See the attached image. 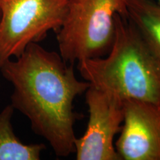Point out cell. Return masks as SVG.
Returning <instances> with one entry per match:
<instances>
[{
  "label": "cell",
  "mask_w": 160,
  "mask_h": 160,
  "mask_svg": "<svg viewBox=\"0 0 160 160\" xmlns=\"http://www.w3.org/2000/svg\"><path fill=\"white\" fill-rule=\"evenodd\" d=\"M115 148L120 160H160V105L129 99Z\"/></svg>",
  "instance_id": "6"
},
{
  "label": "cell",
  "mask_w": 160,
  "mask_h": 160,
  "mask_svg": "<svg viewBox=\"0 0 160 160\" xmlns=\"http://www.w3.org/2000/svg\"><path fill=\"white\" fill-rule=\"evenodd\" d=\"M0 72L13 86L11 105L29 119L35 134L48 141L58 157L74 153L79 115L73 104L90 83L78 79L73 64L31 43L17 59L7 60Z\"/></svg>",
  "instance_id": "1"
},
{
  "label": "cell",
  "mask_w": 160,
  "mask_h": 160,
  "mask_svg": "<svg viewBox=\"0 0 160 160\" xmlns=\"http://www.w3.org/2000/svg\"><path fill=\"white\" fill-rule=\"evenodd\" d=\"M89 117L87 128L75 140L77 160H120L114 137L121 131L124 102L90 85L85 91Z\"/></svg>",
  "instance_id": "5"
},
{
  "label": "cell",
  "mask_w": 160,
  "mask_h": 160,
  "mask_svg": "<svg viewBox=\"0 0 160 160\" xmlns=\"http://www.w3.org/2000/svg\"><path fill=\"white\" fill-rule=\"evenodd\" d=\"M128 17L160 61V4L154 0H127Z\"/></svg>",
  "instance_id": "7"
},
{
  "label": "cell",
  "mask_w": 160,
  "mask_h": 160,
  "mask_svg": "<svg viewBox=\"0 0 160 160\" xmlns=\"http://www.w3.org/2000/svg\"><path fill=\"white\" fill-rule=\"evenodd\" d=\"M154 1H156V2H157L160 4V0H154Z\"/></svg>",
  "instance_id": "9"
},
{
  "label": "cell",
  "mask_w": 160,
  "mask_h": 160,
  "mask_svg": "<svg viewBox=\"0 0 160 160\" xmlns=\"http://www.w3.org/2000/svg\"><path fill=\"white\" fill-rule=\"evenodd\" d=\"M128 17L127 0H68L57 32L59 53L68 63L105 56L114 35L116 15Z\"/></svg>",
  "instance_id": "3"
},
{
  "label": "cell",
  "mask_w": 160,
  "mask_h": 160,
  "mask_svg": "<svg viewBox=\"0 0 160 160\" xmlns=\"http://www.w3.org/2000/svg\"><path fill=\"white\" fill-rule=\"evenodd\" d=\"M78 69L90 85L123 101L160 105V61L128 17L116 15L108 52L79 62Z\"/></svg>",
  "instance_id": "2"
},
{
  "label": "cell",
  "mask_w": 160,
  "mask_h": 160,
  "mask_svg": "<svg viewBox=\"0 0 160 160\" xmlns=\"http://www.w3.org/2000/svg\"><path fill=\"white\" fill-rule=\"evenodd\" d=\"M68 0H0V68L59 31Z\"/></svg>",
  "instance_id": "4"
},
{
  "label": "cell",
  "mask_w": 160,
  "mask_h": 160,
  "mask_svg": "<svg viewBox=\"0 0 160 160\" xmlns=\"http://www.w3.org/2000/svg\"><path fill=\"white\" fill-rule=\"evenodd\" d=\"M14 108L7 105L0 112V160H39L44 144L26 145L20 141L11 123Z\"/></svg>",
  "instance_id": "8"
}]
</instances>
